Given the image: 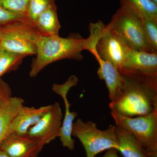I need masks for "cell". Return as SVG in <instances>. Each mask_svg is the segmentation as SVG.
<instances>
[{
  "instance_id": "obj_14",
  "label": "cell",
  "mask_w": 157,
  "mask_h": 157,
  "mask_svg": "<svg viewBox=\"0 0 157 157\" xmlns=\"http://www.w3.org/2000/svg\"><path fill=\"white\" fill-rule=\"evenodd\" d=\"M99 65L98 76L100 79L105 81L109 92L110 101L112 100L121 82V75L118 68L113 64L105 60L98 56L97 52L93 54Z\"/></svg>"
},
{
  "instance_id": "obj_15",
  "label": "cell",
  "mask_w": 157,
  "mask_h": 157,
  "mask_svg": "<svg viewBox=\"0 0 157 157\" xmlns=\"http://www.w3.org/2000/svg\"><path fill=\"white\" fill-rule=\"evenodd\" d=\"M35 26L41 36L46 37L59 36L61 25L56 4L39 15L35 22Z\"/></svg>"
},
{
  "instance_id": "obj_21",
  "label": "cell",
  "mask_w": 157,
  "mask_h": 157,
  "mask_svg": "<svg viewBox=\"0 0 157 157\" xmlns=\"http://www.w3.org/2000/svg\"><path fill=\"white\" fill-rule=\"evenodd\" d=\"M30 0H0V6L25 17Z\"/></svg>"
},
{
  "instance_id": "obj_11",
  "label": "cell",
  "mask_w": 157,
  "mask_h": 157,
  "mask_svg": "<svg viewBox=\"0 0 157 157\" xmlns=\"http://www.w3.org/2000/svg\"><path fill=\"white\" fill-rule=\"evenodd\" d=\"M120 70L157 76V53L129 48L123 65Z\"/></svg>"
},
{
  "instance_id": "obj_3",
  "label": "cell",
  "mask_w": 157,
  "mask_h": 157,
  "mask_svg": "<svg viewBox=\"0 0 157 157\" xmlns=\"http://www.w3.org/2000/svg\"><path fill=\"white\" fill-rule=\"evenodd\" d=\"M116 128V125H110L106 130H102L94 122L78 118L73 123L72 136L81 142L86 157H95L104 151L111 149L117 151L119 142Z\"/></svg>"
},
{
  "instance_id": "obj_23",
  "label": "cell",
  "mask_w": 157,
  "mask_h": 157,
  "mask_svg": "<svg viewBox=\"0 0 157 157\" xmlns=\"http://www.w3.org/2000/svg\"><path fill=\"white\" fill-rule=\"evenodd\" d=\"M12 97V91L9 84L0 78V103Z\"/></svg>"
},
{
  "instance_id": "obj_10",
  "label": "cell",
  "mask_w": 157,
  "mask_h": 157,
  "mask_svg": "<svg viewBox=\"0 0 157 157\" xmlns=\"http://www.w3.org/2000/svg\"><path fill=\"white\" fill-rule=\"evenodd\" d=\"M43 147L36 138L13 133L0 144V148L10 157H37Z\"/></svg>"
},
{
  "instance_id": "obj_26",
  "label": "cell",
  "mask_w": 157,
  "mask_h": 157,
  "mask_svg": "<svg viewBox=\"0 0 157 157\" xmlns=\"http://www.w3.org/2000/svg\"><path fill=\"white\" fill-rule=\"evenodd\" d=\"M152 1L157 4V0H152Z\"/></svg>"
},
{
  "instance_id": "obj_18",
  "label": "cell",
  "mask_w": 157,
  "mask_h": 157,
  "mask_svg": "<svg viewBox=\"0 0 157 157\" xmlns=\"http://www.w3.org/2000/svg\"><path fill=\"white\" fill-rule=\"evenodd\" d=\"M25 57L0 48V78L6 73L18 69Z\"/></svg>"
},
{
  "instance_id": "obj_4",
  "label": "cell",
  "mask_w": 157,
  "mask_h": 157,
  "mask_svg": "<svg viewBox=\"0 0 157 157\" xmlns=\"http://www.w3.org/2000/svg\"><path fill=\"white\" fill-rule=\"evenodd\" d=\"M40 36L33 25L17 21L0 29V48L25 57L35 55Z\"/></svg>"
},
{
  "instance_id": "obj_8",
  "label": "cell",
  "mask_w": 157,
  "mask_h": 157,
  "mask_svg": "<svg viewBox=\"0 0 157 157\" xmlns=\"http://www.w3.org/2000/svg\"><path fill=\"white\" fill-rule=\"evenodd\" d=\"M129 48L104 25L96 46L98 56L113 64L120 70L126 58Z\"/></svg>"
},
{
  "instance_id": "obj_22",
  "label": "cell",
  "mask_w": 157,
  "mask_h": 157,
  "mask_svg": "<svg viewBox=\"0 0 157 157\" xmlns=\"http://www.w3.org/2000/svg\"><path fill=\"white\" fill-rule=\"evenodd\" d=\"M24 19H25L23 16L10 12L0 6V29L11 23Z\"/></svg>"
},
{
  "instance_id": "obj_19",
  "label": "cell",
  "mask_w": 157,
  "mask_h": 157,
  "mask_svg": "<svg viewBox=\"0 0 157 157\" xmlns=\"http://www.w3.org/2000/svg\"><path fill=\"white\" fill-rule=\"evenodd\" d=\"M54 4L55 0H30L25 20L35 25L39 15Z\"/></svg>"
},
{
  "instance_id": "obj_9",
  "label": "cell",
  "mask_w": 157,
  "mask_h": 157,
  "mask_svg": "<svg viewBox=\"0 0 157 157\" xmlns=\"http://www.w3.org/2000/svg\"><path fill=\"white\" fill-rule=\"evenodd\" d=\"M78 82L77 77L72 76L63 84H54L52 86L53 91L62 97L65 105V115L59 137L62 145L71 151L75 148V140L72 138V129L74 120L78 114L76 112L70 110V104L68 100L67 94L70 89L77 85Z\"/></svg>"
},
{
  "instance_id": "obj_17",
  "label": "cell",
  "mask_w": 157,
  "mask_h": 157,
  "mask_svg": "<svg viewBox=\"0 0 157 157\" xmlns=\"http://www.w3.org/2000/svg\"><path fill=\"white\" fill-rule=\"evenodd\" d=\"M125 7L140 18L157 21V4L152 0H120Z\"/></svg>"
},
{
  "instance_id": "obj_2",
  "label": "cell",
  "mask_w": 157,
  "mask_h": 157,
  "mask_svg": "<svg viewBox=\"0 0 157 157\" xmlns=\"http://www.w3.org/2000/svg\"><path fill=\"white\" fill-rule=\"evenodd\" d=\"M89 45L88 38L84 39L78 35H70L67 38L40 35L36 57L31 65L30 76L36 77L48 65L60 60L82 59L83 58L82 52L88 50Z\"/></svg>"
},
{
  "instance_id": "obj_13",
  "label": "cell",
  "mask_w": 157,
  "mask_h": 157,
  "mask_svg": "<svg viewBox=\"0 0 157 157\" xmlns=\"http://www.w3.org/2000/svg\"><path fill=\"white\" fill-rule=\"evenodd\" d=\"M24 103L22 98L12 96L0 103V144L12 133L11 124Z\"/></svg>"
},
{
  "instance_id": "obj_6",
  "label": "cell",
  "mask_w": 157,
  "mask_h": 157,
  "mask_svg": "<svg viewBox=\"0 0 157 157\" xmlns=\"http://www.w3.org/2000/svg\"><path fill=\"white\" fill-rule=\"evenodd\" d=\"M106 26L128 48L152 52L144 33L142 20L131 10L121 6Z\"/></svg>"
},
{
  "instance_id": "obj_7",
  "label": "cell",
  "mask_w": 157,
  "mask_h": 157,
  "mask_svg": "<svg viewBox=\"0 0 157 157\" xmlns=\"http://www.w3.org/2000/svg\"><path fill=\"white\" fill-rule=\"evenodd\" d=\"M63 111L60 104L55 102L50 109L29 130V136L37 139L43 146L59 137L63 123Z\"/></svg>"
},
{
  "instance_id": "obj_1",
  "label": "cell",
  "mask_w": 157,
  "mask_h": 157,
  "mask_svg": "<svg viewBox=\"0 0 157 157\" xmlns=\"http://www.w3.org/2000/svg\"><path fill=\"white\" fill-rule=\"evenodd\" d=\"M121 82L109 104L111 110L128 117L146 116L157 109V76L119 70Z\"/></svg>"
},
{
  "instance_id": "obj_5",
  "label": "cell",
  "mask_w": 157,
  "mask_h": 157,
  "mask_svg": "<svg viewBox=\"0 0 157 157\" xmlns=\"http://www.w3.org/2000/svg\"><path fill=\"white\" fill-rule=\"evenodd\" d=\"M116 126L132 135L148 153L157 157V109L146 116L128 117L111 110Z\"/></svg>"
},
{
  "instance_id": "obj_24",
  "label": "cell",
  "mask_w": 157,
  "mask_h": 157,
  "mask_svg": "<svg viewBox=\"0 0 157 157\" xmlns=\"http://www.w3.org/2000/svg\"><path fill=\"white\" fill-rule=\"evenodd\" d=\"M117 151L114 149L108 150L105 154L99 157H121L118 154Z\"/></svg>"
},
{
  "instance_id": "obj_16",
  "label": "cell",
  "mask_w": 157,
  "mask_h": 157,
  "mask_svg": "<svg viewBox=\"0 0 157 157\" xmlns=\"http://www.w3.org/2000/svg\"><path fill=\"white\" fill-rule=\"evenodd\" d=\"M116 132L119 142L117 151L123 157H150L146 150L132 135L117 126Z\"/></svg>"
},
{
  "instance_id": "obj_20",
  "label": "cell",
  "mask_w": 157,
  "mask_h": 157,
  "mask_svg": "<svg viewBox=\"0 0 157 157\" xmlns=\"http://www.w3.org/2000/svg\"><path fill=\"white\" fill-rule=\"evenodd\" d=\"M141 19L144 33L149 47L152 52L157 53V21Z\"/></svg>"
},
{
  "instance_id": "obj_12",
  "label": "cell",
  "mask_w": 157,
  "mask_h": 157,
  "mask_svg": "<svg viewBox=\"0 0 157 157\" xmlns=\"http://www.w3.org/2000/svg\"><path fill=\"white\" fill-rule=\"evenodd\" d=\"M51 107V104L38 108L23 105L11 124L12 133L20 135H28L30 129L39 121Z\"/></svg>"
},
{
  "instance_id": "obj_25",
  "label": "cell",
  "mask_w": 157,
  "mask_h": 157,
  "mask_svg": "<svg viewBox=\"0 0 157 157\" xmlns=\"http://www.w3.org/2000/svg\"><path fill=\"white\" fill-rule=\"evenodd\" d=\"M0 157H10L0 148Z\"/></svg>"
}]
</instances>
